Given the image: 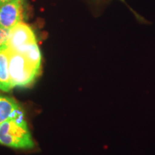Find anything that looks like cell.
<instances>
[{
    "label": "cell",
    "mask_w": 155,
    "mask_h": 155,
    "mask_svg": "<svg viewBox=\"0 0 155 155\" xmlns=\"http://www.w3.org/2000/svg\"><path fill=\"white\" fill-rule=\"evenodd\" d=\"M9 71L13 87L26 88L31 86L40 75L39 68L23 55L7 48Z\"/></svg>",
    "instance_id": "3957f363"
},
{
    "label": "cell",
    "mask_w": 155,
    "mask_h": 155,
    "mask_svg": "<svg viewBox=\"0 0 155 155\" xmlns=\"http://www.w3.org/2000/svg\"><path fill=\"white\" fill-rule=\"evenodd\" d=\"M121 1H122V2H124V0H121Z\"/></svg>",
    "instance_id": "9c48e42d"
},
{
    "label": "cell",
    "mask_w": 155,
    "mask_h": 155,
    "mask_svg": "<svg viewBox=\"0 0 155 155\" xmlns=\"http://www.w3.org/2000/svg\"><path fill=\"white\" fill-rule=\"evenodd\" d=\"M8 48L22 54L36 65L41 66V53L37 43L35 35L26 23L20 22L10 29Z\"/></svg>",
    "instance_id": "7a4b0ae2"
},
{
    "label": "cell",
    "mask_w": 155,
    "mask_h": 155,
    "mask_svg": "<svg viewBox=\"0 0 155 155\" xmlns=\"http://www.w3.org/2000/svg\"><path fill=\"white\" fill-rule=\"evenodd\" d=\"M9 1H11V0H0V7L2 5H4V4L8 2Z\"/></svg>",
    "instance_id": "ba28073f"
},
{
    "label": "cell",
    "mask_w": 155,
    "mask_h": 155,
    "mask_svg": "<svg viewBox=\"0 0 155 155\" xmlns=\"http://www.w3.org/2000/svg\"><path fill=\"white\" fill-rule=\"evenodd\" d=\"M22 0H11L0 7V28L10 30L22 22Z\"/></svg>",
    "instance_id": "277c9868"
},
{
    "label": "cell",
    "mask_w": 155,
    "mask_h": 155,
    "mask_svg": "<svg viewBox=\"0 0 155 155\" xmlns=\"http://www.w3.org/2000/svg\"><path fill=\"white\" fill-rule=\"evenodd\" d=\"M9 30L0 28V51L8 48V39Z\"/></svg>",
    "instance_id": "52a82bcc"
},
{
    "label": "cell",
    "mask_w": 155,
    "mask_h": 155,
    "mask_svg": "<svg viewBox=\"0 0 155 155\" xmlns=\"http://www.w3.org/2000/svg\"><path fill=\"white\" fill-rule=\"evenodd\" d=\"M0 144L17 150L34 148L35 144L23 114L10 118L0 124Z\"/></svg>",
    "instance_id": "6da1fadb"
},
{
    "label": "cell",
    "mask_w": 155,
    "mask_h": 155,
    "mask_svg": "<svg viewBox=\"0 0 155 155\" xmlns=\"http://www.w3.org/2000/svg\"><path fill=\"white\" fill-rule=\"evenodd\" d=\"M14 88L12 84L9 71V58L7 48L0 51V90L10 91Z\"/></svg>",
    "instance_id": "8992f818"
},
{
    "label": "cell",
    "mask_w": 155,
    "mask_h": 155,
    "mask_svg": "<svg viewBox=\"0 0 155 155\" xmlns=\"http://www.w3.org/2000/svg\"><path fill=\"white\" fill-rule=\"evenodd\" d=\"M22 114L20 106L13 98L0 95V124L6 120Z\"/></svg>",
    "instance_id": "5b68a950"
}]
</instances>
